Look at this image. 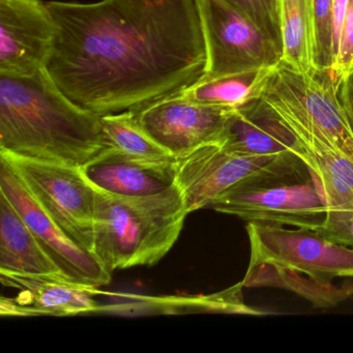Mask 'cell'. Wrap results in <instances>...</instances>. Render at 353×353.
Masks as SVG:
<instances>
[{"label": "cell", "mask_w": 353, "mask_h": 353, "mask_svg": "<svg viewBox=\"0 0 353 353\" xmlns=\"http://www.w3.org/2000/svg\"><path fill=\"white\" fill-rule=\"evenodd\" d=\"M231 110L194 102L181 92L134 113L142 128L179 159L206 144L220 143Z\"/></svg>", "instance_id": "8fae6325"}, {"label": "cell", "mask_w": 353, "mask_h": 353, "mask_svg": "<svg viewBox=\"0 0 353 353\" xmlns=\"http://www.w3.org/2000/svg\"><path fill=\"white\" fill-rule=\"evenodd\" d=\"M353 65V0H349L348 9L343 22L339 39L338 52L334 63V75L339 80L342 79Z\"/></svg>", "instance_id": "cb8c5ba5"}, {"label": "cell", "mask_w": 353, "mask_h": 353, "mask_svg": "<svg viewBox=\"0 0 353 353\" xmlns=\"http://www.w3.org/2000/svg\"><path fill=\"white\" fill-rule=\"evenodd\" d=\"M57 23L42 0H0V75L30 76L46 68Z\"/></svg>", "instance_id": "7c38bea8"}, {"label": "cell", "mask_w": 353, "mask_h": 353, "mask_svg": "<svg viewBox=\"0 0 353 353\" xmlns=\"http://www.w3.org/2000/svg\"><path fill=\"white\" fill-rule=\"evenodd\" d=\"M219 144L235 154L299 159L305 163L296 138L261 98L231 110Z\"/></svg>", "instance_id": "9a60e30c"}, {"label": "cell", "mask_w": 353, "mask_h": 353, "mask_svg": "<svg viewBox=\"0 0 353 353\" xmlns=\"http://www.w3.org/2000/svg\"><path fill=\"white\" fill-rule=\"evenodd\" d=\"M0 193L21 214L47 255L74 282L99 287L109 284L111 272L92 252L72 241L39 205L9 161L0 157Z\"/></svg>", "instance_id": "30bf717a"}, {"label": "cell", "mask_w": 353, "mask_h": 353, "mask_svg": "<svg viewBox=\"0 0 353 353\" xmlns=\"http://www.w3.org/2000/svg\"><path fill=\"white\" fill-rule=\"evenodd\" d=\"M5 286L19 291L15 299H1V314L15 316H69L100 310L97 287L74 282L61 274L0 272Z\"/></svg>", "instance_id": "4fadbf2b"}, {"label": "cell", "mask_w": 353, "mask_h": 353, "mask_svg": "<svg viewBox=\"0 0 353 353\" xmlns=\"http://www.w3.org/2000/svg\"><path fill=\"white\" fill-rule=\"evenodd\" d=\"M340 98L353 125V68L341 79Z\"/></svg>", "instance_id": "d4e9b609"}, {"label": "cell", "mask_w": 353, "mask_h": 353, "mask_svg": "<svg viewBox=\"0 0 353 353\" xmlns=\"http://www.w3.org/2000/svg\"><path fill=\"white\" fill-rule=\"evenodd\" d=\"M107 148L101 117L70 100L46 69L0 75V152L81 168Z\"/></svg>", "instance_id": "7a4b0ae2"}, {"label": "cell", "mask_w": 353, "mask_h": 353, "mask_svg": "<svg viewBox=\"0 0 353 353\" xmlns=\"http://www.w3.org/2000/svg\"><path fill=\"white\" fill-rule=\"evenodd\" d=\"M253 22L283 52L282 24L279 0H225Z\"/></svg>", "instance_id": "603a6c76"}, {"label": "cell", "mask_w": 353, "mask_h": 353, "mask_svg": "<svg viewBox=\"0 0 353 353\" xmlns=\"http://www.w3.org/2000/svg\"><path fill=\"white\" fill-rule=\"evenodd\" d=\"M274 68L201 80L183 94L190 100L200 104L237 108L250 101L260 98Z\"/></svg>", "instance_id": "d6986e66"}, {"label": "cell", "mask_w": 353, "mask_h": 353, "mask_svg": "<svg viewBox=\"0 0 353 353\" xmlns=\"http://www.w3.org/2000/svg\"><path fill=\"white\" fill-rule=\"evenodd\" d=\"M313 0H279L283 63L301 73L313 69Z\"/></svg>", "instance_id": "ffe728a7"}, {"label": "cell", "mask_w": 353, "mask_h": 353, "mask_svg": "<svg viewBox=\"0 0 353 353\" xmlns=\"http://www.w3.org/2000/svg\"><path fill=\"white\" fill-rule=\"evenodd\" d=\"M188 214L175 183L145 196H121L96 188L92 253L111 274L154 265L176 243Z\"/></svg>", "instance_id": "3957f363"}, {"label": "cell", "mask_w": 353, "mask_h": 353, "mask_svg": "<svg viewBox=\"0 0 353 353\" xmlns=\"http://www.w3.org/2000/svg\"><path fill=\"white\" fill-rule=\"evenodd\" d=\"M208 208L248 222L310 229L321 226L327 212L312 173L241 183L219 196Z\"/></svg>", "instance_id": "8992f818"}, {"label": "cell", "mask_w": 353, "mask_h": 353, "mask_svg": "<svg viewBox=\"0 0 353 353\" xmlns=\"http://www.w3.org/2000/svg\"><path fill=\"white\" fill-rule=\"evenodd\" d=\"M206 47L203 79L274 68L283 52L225 0H196Z\"/></svg>", "instance_id": "9c48e42d"}, {"label": "cell", "mask_w": 353, "mask_h": 353, "mask_svg": "<svg viewBox=\"0 0 353 353\" xmlns=\"http://www.w3.org/2000/svg\"><path fill=\"white\" fill-rule=\"evenodd\" d=\"M344 245L353 248V216H351L347 225L346 234H345Z\"/></svg>", "instance_id": "484cf974"}, {"label": "cell", "mask_w": 353, "mask_h": 353, "mask_svg": "<svg viewBox=\"0 0 353 353\" xmlns=\"http://www.w3.org/2000/svg\"><path fill=\"white\" fill-rule=\"evenodd\" d=\"M262 100L296 138L305 165L323 196L327 212L321 226L315 230L344 245L347 225L353 216V161L312 123L291 94L268 92Z\"/></svg>", "instance_id": "277c9868"}, {"label": "cell", "mask_w": 353, "mask_h": 353, "mask_svg": "<svg viewBox=\"0 0 353 353\" xmlns=\"http://www.w3.org/2000/svg\"><path fill=\"white\" fill-rule=\"evenodd\" d=\"M0 272L61 274L21 214L3 193H0Z\"/></svg>", "instance_id": "e0dca14e"}, {"label": "cell", "mask_w": 353, "mask_h": 353, "mask_svg": "<svg viewBox=\"0 0 353 353\" xmlns=\"http://www.w3.org/2000/svg\"><path fill=\"white\" fill-rule=\"evenodd\" d=\"M352 68H353V65H352ZM352 68H351V69H352Z\"/></svg>", "instance_id": "4316f807"}, {"label": "cell", "mask_w": 353, "mask_h": 353, "mask_svg": "<svg viewBox=\"0 0 353 353\" xmlns=\"http://www.w3.org/2000/svg\"><path fill=\"white\" fill-rule=\"evenodd\" d=\"M310 174L307 165L299 159L245 156L210 143L177 159L175 185L191 214L208 208L219 196L241 183Z\"/></svg>", "instance_id": "5b68a950"}, {"label": "cell", "mask_w": 353, "mask_h": 353, "mask_svg": "<svg viewBox=\"0 0 353 353\" xmlns=\"http://www.w3.org/2000/svg\"><path fill=\"white\" fill-rule=\"evenodd\" d=\"M247 232L249 266H276L323 283L353 278V248L336 243L315 229L248 222Z\"/></svg>", "instance_id": "ba28073f"}, {"label": "cell", "mask_w": 353, "mask_h": 353, "mask_svg": "<svg viewBox=\"0 0 353 353\" xmlns=\"http://www.w3.org/2000/svg\"><path fill=\"white\" fill-rule=\"evenodd\" d=\"M49 218L80 247L92 253L96 188L80 167L0 152Z\"/></svg>", "instance_id": "52a82bcc"}, {"label": "cell", "mask_w": 353, "mask_h": 353, "mask_svg": "<svg viewBox=\"0 0 353 353\" xmlns=\"http://www.w3.org/2000/svg\"><path fill=\"white\" fill-rule=\"evenodd\" d=\"M276 71L313 125L353 161V125L340 98V80L332 70L301 73L281 61Z\"/></svg>", "instance_id": "5bb4252c"}, {"label": "cell", "mask_w": 353, "mask_h": 353, "mask_svg": "<svg viewBox=\"0 0 353 353\" xmlns=\"http://www.w3.org/2000/svg\"><path fill=\"white\" fill-rule=\"evenodd\" d=\"M314 69L334 70V3L332 0H313L312 8Z\"/></svg>", "instance_id": "7402d4cb"}, {"label": "cell", "mask_w": 353, "mask_h": 353, "mask_svg": "<svg viewBox=\"0 0 353 353\" xmlns=\"http://www.w3.org/2000/svg\"><path fill=\"white\" fill-rule=\"evenodd\" d=\"M57 37L46 71L99 117L137 112L203 79L206 47L196 0L47 3Z\"/></svg>", "instance_id": "6da1fadb"}, {"label": "cell", "mask_w": 353, "mask_h": 353, "mask_svg": "<svg viewBox=\"0 0 353 353\" xmlns=\"http://www.w3.org/2000/svg\"><path fill=\"white\" fill-rule=\"evenodd\" d=\"M101 123L109 148L145 162L177 160L142 128L132 111L101 117Z\"/></svg>", "instance_id": "44dd1931"}, {"label": "cell", "mask_w": 353, "mask_h": 353, "mask_svg": "<svg viewBox=\"0 0 353 353\" xmlns=\"http://www.w3.org/2000/svg\"><path fill=\"white\" fill-rule=\"evenodd\" d=\"M176 161L145 162L107 148L81 169L97 189L121 196H145L174 185Z\"/></svg>", "instance_id": "2e32d148"}, {"label": "cell", "mask_w": 353, "mask_h": 353, "mask_svg": "<svg viewBox=\"0 0 353 353\" xmlns=\"http://www.w3.org/2000/svg\"><path fill=\"white\" fill-rule=\"evenodd\" d=\"M243 287H276L296 293L315 307L330 309L353 295V284L342 287L314 280L305 274L270 265L248 268Z\"/></svg>", "instance_id": "ac0fdd59"}]
</instances>
